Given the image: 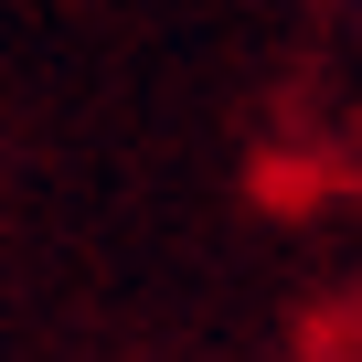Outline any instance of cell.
<instances>
[{
	"label": "cell",
	"mask_w": 362,
	"mask_h": 362,
	"mask_svg": "<svg viewBox=\"0 0 362 362\" xmlns=\"http://www.w3.org/2000/svg\"><path fill=\"white\" fill-rule=\"evenodd\" d=\"M330 11H341V22H362V0H330Z\"/></svg>",
	"instance_id": "cell-1"
}]
</instances>
